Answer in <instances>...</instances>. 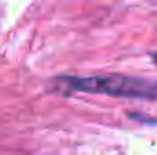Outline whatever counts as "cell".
Here are the masks:
<instances>
[{
  "instance_id": "2",
  "label": "cell",
  "mask_w": 157,
  "mask_h": 155,
  "mask_svg": "<svg viewBox=\"0 0 157 155\" xmlns=\"http://www.w3.org/2000/svg\"><path fill=\"white\" fill-rule=\"evenodd\" d=\"M150 59H152V62L157 66V51H150Z\"/></svg>"
},
{
  "instance_id": "1",
  "label": "cell",
  "mask_w": 157,
  "mask_h": 155,
  "mask_svg": "<svg viewBox=\"0 0 157 155\" xmlns=\"http://www.w3.org/2000/svg\"><path fill=\"white\" fill-rule=\"evenodd\" d=\"M68 89L108 95L121 99H155L157 80L141 77H130L122 73L112 75H93V77H60L59 78Z\"/></svg>"
}]
</instances>
